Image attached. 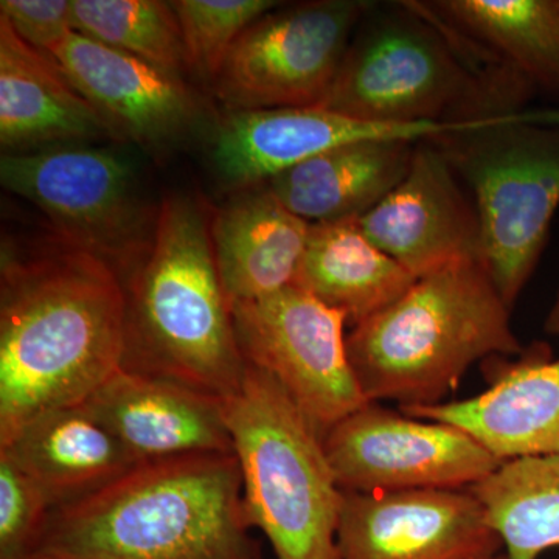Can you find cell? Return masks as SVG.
Returning <instances> with one entry per match:
<instances>
[{"mask_svg": "<svg viewBox=\"0 0 559 559\" xmlns=\"http://www.w3.org/2000/svg\"><path fill=\"white\" fill-rule=\"evenodd\" d=\"M0 180L47 215L58 237L105 261L124 285L148 255L157 213L143 205L119 154L75 145L7 153Z\"/></svg>", "mask_w": 559, "mask_h": 559, "instance_id": "obj_8", "label": "cell"}, {"mask_svg": "<svg viewBox=\"0 0 559 559\" xmlns=\"http://www.w3.org/2000/svg\"><path fill=\"white\" fill-rule=\"evenodd\" d=\"M488 362L495 382L479 395L400 411L463 430L500 462L559 455V359L535 344L516 362Z\"/></svg>", "mask_w": 559, "mask_h": 559, "instance_id": "obj_15", "label": "cell"}, {"mask_svg": "<svg viewBox=\"0 0 559 559\" xmlns=\"http://www.w3.org/2000/svg\"><path fill=\"white\" fill-rule=\"evenodd\" d=\"M492 117L441 123H380L319 108L238 110L221 121L213 139L216 170L231 186L267 183L280 173L348 143L366 140L433 142L474 128Z\"/></svg>", "mask_w": 559, "mask_h": 559, "instance_id": "obj_13", "label": "cell"}, {"mask_svg": "<svg viewBox=\"0 0 559 559\" xmlns=\"http://www.w3.org/2000/svg\"><path fill=\"white\" fill-rule=\"evenodd\" d=\"M371 9L319 108L380 123L479 120L527 109V87L481 64L425 2L395 3L373 16Z\"/></svg>", "mask_w": 559, "mask_h": 559, "instance_id": "obj_5", "label": "cell"}, {"mask_svg": "<svg viewBox=\"0 0 559 559\" xmlns=\"http://www.w3.org/2000/svg\"><path fill=\"white\" fill-rule=\"evenodd\" d=\"M0 454L43 489L53 510L97 495L140 465L83 404L31 419L0 444Z\"/></svg>", "mask_w": 559, "mask_h": 559, "instance_id": "obj_19", "label": "cell"}, {"mask_svg": "<svg viewBox=\"0 0 559 559\" xmlns=\"http://www.w3.org/2000/svg\"><path fill=\"white\" fill-rule=\"evenodd\" d=\"M471 190L480 259L507 307L538 266L559 207V109H525L429 142Z\"/></svg>", "mask_w": 559, "mask_h": 559, "instance_id": "obj_7", "label": "cell"}, {"mask_svg": "<svg viewBox=\"0 0 559 559\" xmlns=\"http://www.w3.org/2000/svg\"><path fill=\"white\" fill-rule=\"evenodd\" d=\"M105 134L114 135L57 60L22 40L0 16L2 148L27 153Z\"/></svg>", "mask_w": 559, "mask_h": 559, "instance_id": "obj_18", "label": "cell"}, {"mask_svg": "<svg viewBox=\"0 0 559 559\" xmlns=\"http://www.w3.org/2000/svg\"><path fill=\"white\" fill-rule=\"evenodd\" d=\"M178 14L189 68L216 80L231 47L253 22L278 9L274 0H178Z\"/></svg>", "mask_w": 559, "mask_h": 559, "instance_id": "obj_26", "label": "cell"}, {"mask_svg": "<svg viewBox=\"0 0 559 559\" xmlns=\"http://www.w3.org/2000/svg\"><path fill=\"white\" fill-rule=\"evenodd\" d=\"M205 205L167 198L148 255L128 280L123 369L227 399L246 371Z\"/></svg>", "mask_w": 559, "mask_h": 559, "instance_id": "obj_3", "label": "cell"}, {"mask_svg": "<svg viewBox=\"0 0 559 559\" xmlns=\"http://www.w3.org/2000/svg\"><path fill=\"white\" fill-rule=\"evenodd\" d=\"M5 17L22 40L50 53L73 28V0H2Z\"/></svg>", "mask_w": 559, "mask_h": 559, "instance_id": "obj_28", "label": "cell"}, {"mask_svg": "<svg viewBox=\"0 0 559 559\" xmlns=\"http://www.w3.org/2000/svg\"><path fill=\"white\" fill-rule=\"evenodd\" d=\"M24 559H43V558H38V557H35V555H31V557H27V558H24Z\"/></svg>", "mask_w": 559, "mask_h": 559, "instance_id": "obj_31", "label": "cell"}, {"mask_svg": "<svg viewBox=\"0 0 559 559\" xmlns=\"http://www.w3.org/2000/svg\"><path fill=\"white\" fill-rule=\"evenodd\" d=\"M342 492L337 559H469L503 549L469 489Z\"/></svg>", "mask_w": 559, "mask_h": 559, "instance_id": "obj_12", "label": "cell"}, {"mask_svg": "<svg viewBox=\"0 0 559 559\" xmlns=\"http://www.w3.org/2000/svg\"><path fill=\"white\" fill-rule=\"evenodd\" d=\"M310 229L267 187L216 213L213 249L229 307L293 286Z\"/></svg>", "mask_w": 559, "mask_h": 559, "instance_id": "obj_20", "label": "cell"}, {"mask_svg": "<svg viewBox=\"0 0 559 559\" xmlns=\"http://www.w3.org/2000/svg\"><path fill=\"white\" fill-rule=\"evenodd\" d=\"M469 559H507V555L503 549L489 550L485 551V554L476 555V557Z\"/></svg>", "mask_w": 559, "mask_h": 559, "instance_id": "obj_30", "label": "cell"}, {"mask_svg": "<svg viewBox=\"0 0 559 559\" xmlns=\"http://www.w3.org/2000/svg\"><path fill=\"white\" fill-rule=\"evenodd\" d=\"M544 330L554 336H559V294L549 316H547L546 323H544Z\"/></svg>", "mask_w": 559, "mask_h": 559, "instance_id": "obj_29", "label": "cell"}, {"mask_svg": "<svg viewBox=\"0 0 559 559\" xmlns=\"http://www.w3.org/2000/svg\"><path fill=\"white\" fill-rule=\"evenodd\" d=\"M51 513L53 507L43 489L0 454V559L31 557Z\"/></svg>", "mask_w": 559, "mask_h": 559, "instance_id": "obj_27", "label": "cell"}, {"mask_svg": "<svg viewBox=\"0 0 559 559\" xmlns=\"http://www.w3.org/2000/svg\"><path fill=\"white\" fill-rule=\"evenodd\" d=\"M417 280L371 242L356 218L311 224L294 286L355 326L395 304Z\"/></svg>", "mask_w": 559, "mask_h": 559, "instance_id": "obj_23", "label": "cell"}, {"mask_svg": "<svg viewBox=\"0 0 559 559\" xmlns=\"http://www.w3.org/2000/svg\"><path fill=\"white\" fill-rule=\"evenodd\" d=\"M235 454L140 463L91 498L53 510L43 559H264L249 535Z\"/></svg>", "mask_w": 559, "mask_h": 559, "instance_id": "obj_2", "label": "cell"}, {"mask_svg": "<svg viewBox=\"0 0 559 559\" xmlns=\"http://www.w3.org/2000/svg\"><path fill=\"white\" fill-rule=\"evenodd\" d=\"M230 311L246 364L270 373L323 437L370 403L349 362L341 311L294 285Z\"/></svg>", "mask_w": 559, "mask_h": 559, "instance_id": "obj_10", "label": "cell"}, {"mask_svg": "<svg viewBox=\"0 0 559 559\" xmlns=\"http://www.w3.org/2000/svg\"><path fill=\"white\" fill-rule=\"evenodd\" d=\"M425 3L485 60L559 102V0Z\"/></svg>", "mask_w": 559, "mask_h": 559, "instance_id": "obj_22", "label": "cell"}, {"mask_svg": "<svg viewBox=\"0 0 559 559\" xmlns=\"http://www.w3.org/2000/svg\"><path fill=\"white\" fill-rule=\"evenodd\" d=\"M73 28L112 49L178 73L189 68L178 14L159 0H73Z\"/></svg>", "mask_w": 559, "mask_h": 559, "instance_id": "obj_25", "label": "cell"}, {"mask_svg": "<svg viewBox=\"0 0 559 559\" xmlns=\"http://www.w3.org/2000/svg\"><path fill=\"white\" fill-rule=\"evenodd\" d=\"M468 489L502 540L507 559H538L559 547V455L503 462Z\"/></svg>", "mask_w": 559, "mask_h": 559, "instance_id": "obj_24", "label": "cell"}, {"mask_svg": "<svg viewBox=\"0 0 559 559\" xmlns=\"http://www.w3.org/2000/svg\"><path fill=\"white\" fill-rule=\"evenodd\" d=\"M81 404L140 463L234 454L224 400L180 382L121 367Z\"/></svg>", "mask_w": 559, "mask_h": 559, "instance_id": "obj_16", "label": "cell"}, {"mask_svg": "<svg viewBox=\"0 0 559 559\" xmlns=\"http://www.w3.org/2000/svg\"><path fill=\"white\" fill-rule=\"evenodd\" d=\"M114 135L157 145L179 138L198 106L178 73L72 32L50 51Z\"/></svg>", "mask_w": 559, "mask_h": 559, "instance_id": "obj_17", "label": "cell"}, {"mask_svg": "<svg viewBox=\"0 0 559 559\" xmlns=\"http://www.w3.org/2000/svg\"><path fill=\"white\" fill-rule=\"evenodd\" d=\"M510 312L481 259L419 277L395 304L347 334L364 395L400 407L440 404L474 364L524 353Z\"/></svg>", "mask_w": 559, "mask_h": 559, "instance_id": "obj_4", "label": "cell"}, {"mask_svg": "<svg viewBox=\"0 0 559 559\" xmlns=\"http://www.w3.org/2000/svg\"><path fill=\"white\" fill-rule=\"evenodd\" d=\"M127 289L105 261L58 237L0 267V444L75 406L123 367Z\"/></svg>", "mask_w": 559, "mask_h": 559, "instance_id": "obj_1", "label": "cell"}, {"mask_svg": "<svg viewBox=\"0 0 559 559\" xmlns=\"http://www.w3.org/2000/svg\"><path fill=\"white\" fill-rule=\"evenodd\" d=\"M240 465L250 528L277 559H337L342 489L323 436L266 371L246 364L240 388L224 399Z\"/></svg>", "mask_w": 559, "mask_h": 559, "instance_id": "obj_6", "label": "cell"}, {"mask_svg": "<svg viewBox=\"0 0 559 559\" xmlns=\"http://www.w3.org/2000/svg\"><path fill=\"white\" fill-rule=\"evenodd\" d=\"M371 5L314 0L264 14L231 47L215 80L219 100L230 112L322 105Z\"/></svg>", "mask_w": 559, "mask_h": 559, "instance_id": "obj_9", "label": "cell"}, {"mask_svg": "<svg viewBox=\"0 0 559 559\" xmlns=\"http://www.w3.org/2000/svg\"><path fill=\"white\" fill-rule=\"evenodd\" d=\"M323 447L342 491L468 489L503 463L454 426L380 403L341 419Z\"/></svg>", "mask_w": 559, "mask_h": 559, "instance_id": "obj_11", "label": "cell"}, {"mask_svg": "<svg viewBox=\"0 0 559 559\" xmlns=\"http://www.w3.org/2000/svg\"><path fill=\"white\" fill-rule=\"evenodd\" d=\"M417 145L406 140L348 143L294 165L266 187L308 224L360 218L407 175Z\"/></svg>", "mask_w": 559, "mask_h": 559, "instance_id": "obj_21", "label": "cell"}, {"mask_svg": "<svg viewBox=\"0 0 559 559\" xmlns=\"http://www.w3.org/2000/svg\"><path fill=\"white\" fill-rule=\"evenodd\" d=\"M358 224L371 242L415 277L465 259H480V223L450 162L418 143L409 171Z\"/></svg>", "mask_w": 559, "mask_h": 559, "instance_id": "obj_14", "label": "cell"}]
</instances>
